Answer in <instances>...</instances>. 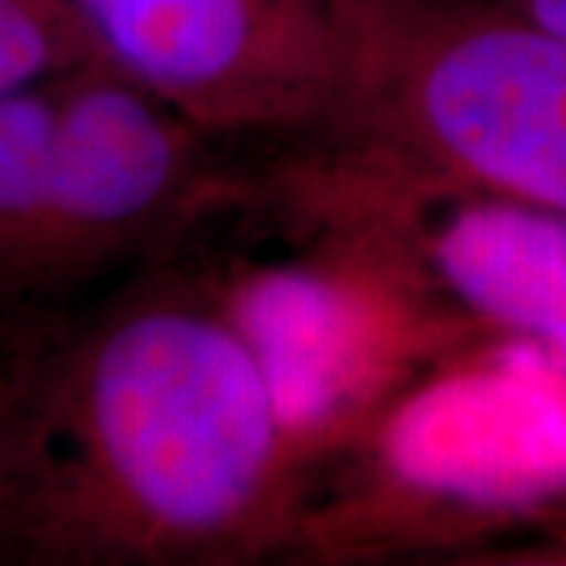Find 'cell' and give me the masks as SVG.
<instances>
[{
	"label": "cell",
	"instance_id": "1",
	"mask_svg": "<svg viewBox=\"0 0 566 566\" xmlns=\"http://www.w3.org/2000/svg\"><path fill=\"white\" fill-rule=\"evenodd\" d=\"M0 441V551L39 564L286 554L303 469L262 371L180 255L20 359Z\"/></svg>",
	"mask_w": 566,
	"mask_h": 566
},
{
	"label": "cell",
	"instance_id": "2",
	"mask_svg": "<svg viewBox=\"0 0 566 566\" xmlns=\"http://www.w3.org/2000/svg\"><path fill=\"white\" fill-rule=\"evenodd\" d=\"M174 255L252 353L303 482L485 327L290 155L252 164L243 189Z\"/></svg>",
	"mask_w": 566,
	"mask_h": 566
},
{
	"label": "cell",
	"instance_id": "3",
	"mask_svg": "<svg viewBox=\"0 0 566 566\" xmlns=\"http://www.w3.org/2000/svg\"><path fill=\"white\" fill-rule=\"evenodd\" d=\"M564 516L566 353L482 327L305 475L286 554L501 557Z\"/></svg>",
	"mask_w": 566,
	"mask_h": 566
},
{
	"label": "cell",
	"instance_id": "4",
	"mask_svg": "<svg viewBox=\"0 0 566 566\" xmlns=\"http://www.w3.org/2000/svg\"><path fill=\"white\" fill-rule=\"evenodd\" d=\"M322 148L566 211V35L497 0H340Z\"/></svg>",
	"mask_w": 566,
	"mask_h": 566
},
{
	"label": "cell",
	"instance_id": "5",
	"mask_svg": "<svg viewBox=\"0 0 566 566\" xmlns=\"http://www.w3.org/2000/svg\"><path fill=\"white\" fill-rule=\"evenodd\" d=\"M102 63L57 76L39 308L170 259L252 164Z\"/></svg>",
	"mask_w": 566,
	"mask_h": 566
},
{
	"label": "cell",
	"instance_id": "6",
	"mask_svg": "<svg viewBox=\"0 0 566 566\" xmlns=\"http://www.w3.org/2000/svg\"><path fill=\"white\" fill-rule=\"evenodd\" d=\"M88 61L230 148L315 142L340 88V0H70Z\"/></svg>",
	"mask_w": 566,
	"mask_h": 566
},
{
	"label": "cell",
	"instance_id": "7",
	"mask_svg": "<svg viewBox=\"0 0 566 566\" xmlns=\"http://www.w3.org/2000/svg\"><path fill=\"white\" fill-rule=\"evenodd\" d=\"M293 158L385 230L472 322L566 353V211L416 180L322 148Z\"/></svg>",
	"mask_w": 566,
	"mask_h": 566
},
{
	"label": "cell",
	"instance_id": "8",
	"mask_svg": "<svg viewBox=\"0 0 566 566\" xmlns=\"http://www.w3.org/2000/svg\"><path fill=\"white\" fill-rule=\"evenodd\" d=\"M57 80L0 98V312L39 308Z\"/></svg>",
	"mask_w": 566,
	"mask_h": 566
},
{
	"label": "cell",
	"instance_id": "9",
	"mask_svg": "<svg viewBox=\"0 0 566 566\" xmlns=\"http://www.w3.org/2000/svg\"><path fill=\"white\" fill-rule=\"evenodd\" d=\"M88 61L70 0H0V98Z\"/></svg>",
	"mask_w": 566,
	"mask_h": 566
},
{
	"label": "cell",
	"instance_id": "10",
	"mask_svg": "<svg viewBox=\"0 0 566 566\" xmlns=\"http://www.w3.org/2000/svg\"><path fill=\"white\" fill-rule=\"evenodd\" d=\"M504 560H520V564H566V516L551 523L542 532H535L523 545L510 547Z\"/></svg>",
	"mask_w": 566,
	"mask_h": 566
},
{
	"label": "cell",
	"instance_id": "11",
	"mask_svg": "<svg viewBox=\"0 0 566 566\" xmlns=\"http://www.w3.org/2000/svg\"><path fill=\"white\" fill-rule=\"evenodd\" d=\"M497 3L566 35V0H497Z\"/></svg>",
	"mask_w": 566,
	"mask_h": 566
},
{
	"label": "cell",
	"instance_id": "12",
	"mask_svg": "<svg viewBox=\"0 0 566 566\" xmlns=\"http://www.w3.org/2000/svg\"><path fill=\"white\" fill-rule=\"evenodd\" d=\"M3 416H7V390H3V381H0V441H3Z\"/></svg>",
	"mask_w": 566,
	"mask_h": 566
}]
</instances>
